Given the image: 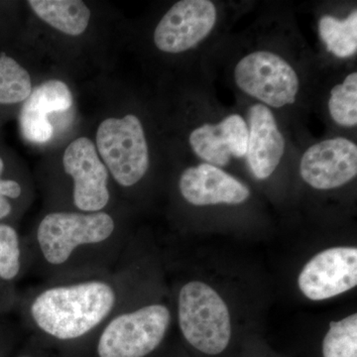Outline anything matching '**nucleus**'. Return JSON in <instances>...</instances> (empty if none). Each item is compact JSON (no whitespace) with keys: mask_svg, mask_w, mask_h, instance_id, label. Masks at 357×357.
Here are the masks:
<instances>
[{"mask_svg":"<svg viewBox=\"0 0 357 357\" xmlns=\"http://www.w3.org/2000/svg\"><path fill=\"white\" fill-rule=\"evenodd\" d=\"M26 246L30 269L49 282L114 271L123 243L116 220L107 211H51Z\"/></svg>","mask_w":357,"mask_h":357,"instance_id":"obj_1","label":"nucleus"},{"mask_svg":"<svg viewBox=\"0 0 357 357\" xmlns=\"http://www.w3.org/2000/svg\"><path fill=\"white\" fill-rule=\"evenodd\" d=\"M124 268L109 273L44 282L21 302L26 325L47 340L81 342L121 305L126 290Z\"/></svg>","mask_w":357,"mask_h":357,"instance_id":"obj_2","label":"nucleus"},{"mask_svg":"<svg viewBox=\"0 0 357 357\" xmlns=\"http://www.w3.org/2000/svg\"><path fill=\"white\" fill-rule=\"evenodd\" d=\"M171 321L165 305L131 306L126 290L114 314L86 340L95 342L96 357H146L163 342Z\"/></svg>","mask_w":357,"mask_h":357,"instance_id":"obj_3","label":"nucleus"},{"mask_svg":"<svg viewBox=\"0 0 357 357\" xmlns=\"http://www.w3.org/2000/svg\"><path fill=\"white\" fill-rule=\"evenodd\" d=\"M177 312L181 332L195 349L211 356L227 349L231 337L229 309L210 286L185 284L178 291Z\"/></svg>","mask_w":357,"mask_h":357,"instance_id":"obj_4","label":"nucleus"},{"mask_svg":"<svg viewBox=\"0 0 357 357\" xmlns=\"http://www.w3.org/2000/svg\"><path fill=\"white\" fill-rule=\"evenodd\" d=\"M96 150L109 175L121 187L137 185L149 168L144 129L137 116L109 117L96 131Z\"/></svg>","mask_w":357,"mask_h":357,"instance_id":"obj_5","label":"nucleus"},{"mask_svg":"<svg viewBox=\"0 0 357 357\" xmlns=\"http://www.w3.org/2000/svg\"><path fill=\"white\" fill-rule=\"evenodd\" d=\"M238 88L272 107L296 102L299 91L297 74L284 59L271 52L249 54L234 69Z\"/></svg>","mask_w":357,"mask_h":357,"instance_id":"obj_6","label":"nucleus"},{"mask_svg":"<svg viewBox=\"0 0 357 357\" xmlns=\"http://www.w3.org/2000/svg\"><path fill=\"white\" fill-rule=\"evenodd\" d=\"M63 168L72 180L73 211L100 213L112 201L109 173L93 141L77 138L66 148Z\"/></svg>","mask_w":357,"mask_h":357,"instance_id":"obj_7","label":"nucleus"},{"mask_svg":"<svg viewBox=\"0 0 357 357\" xmlns=\"http://www.w3.org/2000/svg\"><path fill=\"white\" fill-rule=\"evenodd\" d=\"M210 0H182L174 4L154 31V43L165 53H182L203 41L217 22Z\"/></svg>","mask_w":357,"mask_h":357,"instance_id":"obj_8","label":"nucleus"},{"mask_svg":"<svg viewBox=\"0 0 357 357\" xmlns=\"http://www.w3.org/2000/svg\"><path fill=\"white\" fill-rule=\"evenodd\" d=\"M298 285L312 301L331 299L356 287V248H333L318 253L303 268Z\"/></svg>","mask_w":357,"mask_h":357,"instance_id":"obj_9","label":"nucleus"},{"mask_svg":"<svg viewBox=\"0 0 357 357\" xmlns=\"http://www.w3.org/2000/svg\"><path fill=\"white\" fill-rule=\"evenodd\" d=\"M300 172L303 180L314 189L342 187L356 176V145L342 137L317 143L303 155Z\"/></svg>","mask_w":357,"mask_h":357,"instance_id":"obj_10","label":"nucleus"},{"mask_svg":"<svg viewBox=\"0 0 357 357\" xmlns=\"http://www.w3.org/2000/svg\"><path fill=\"white\" fill-rule=\"evenodd\" d=\"M178 189L188 203L198 206L238 204L250 196L245 185L211 164L185 169L178 180Z\"/></svg>","mask_w":357,"mask_h":357,"instance_id":"obj_11","label":"nucleus"},{"mask_svg":"<svg viewBox=\"0 0 357 357\" xmlns=\"http://www.w3.org/2000/svg\"><path fill=\"white\" fill-rule=\"evenodd\" d=\"M190 144L211 165L227 166L231 157L241 158L248 153V123L241 115L231 114L215 126L204 124L192 131Z\"/></svg>","mask_w":357,"mask_h":357,"instance_id":"obj_12","label":"nucleus"},{"mask_svg":"<svg viewBox=\"0 0 357 357\" xmlns=\"http://www.w3.org/2000/svg\"><path fill=\"white\" fill-rule=\"evenodd\" d=\"M72 105V91L64 82L50 79L32 89L20 114L21 132L25 139L38 144L50 140L54 129L47 114L65 112Z\"/></svg>","mask_w":357,"mask_h":357,"instance_id":"obj_13","label":"nucleus"},{"mask_svg":"<svg viewBox=\"0 0 357 357\" xmlns=\"http://www.w3.org/2000/svg\"><path fill=\"white\" fill-rule=\"evenodd\" d=\"M248 161L251 171L260 180L274 173L285 149V140L274 115L266 105H255L248 112Z\"/></svg>","mask_w":357,"mask_h":357,"instance_id":"obj_14","label":"nucleus"},{"mask_svg":"<svg viewBox=\"0 0 357 357\" xmlns=\"http://www.w3.org/2000/svg\"><path fill=\"white\" fill-rule=\"evenodd\" d=\"M33 13L58 31L79 36L86 31L91 10L81 0H29Z\"/></svg>","mask_w":357,"mask_h":357,"instance_id":"obj_15","label":"nucleus"},{"mask_svg":"<svg viewBox=\"0 0 357 357\" xmlns=\"http://www.w3.org/2000/svg\"><path fill=\"white\" fill-rule=\"evenodd\" d=\"M28 269L30 261L26 243L10 223L0 222V284L16 294V283Z\"/></svg>","mask_w":357,"mask_h":357,"instance_id":"obj_16","label":"nucleus"},{"mask_svg":"<svg viewBox=\"0 0 357 357\" xmlns=\"http://www.w3.org/2000/svg\"><path fill=\"white\" fill-rule=\"evenodd\" d=\"M321 39L326 48L337 57H351L357 50V13L352 11L349 17L338 20L325 15L319 23Z\"/></svg>","mask_w":357,"mask_h":357,"instance_id":"obj_17","label":"nucleus"},{"mask_svg":"<svg viewBox=\"0 0 357 357\" xmlns=\"http://www.w3.org/2000/svg\"><path fill=\"white\" fill-rule=\"evenodd\" d=\"M31 77L25 68L9 57L0 55V105L24 102L32 91Z\"/></svg>","mask_w":357,"mask_h":357,"instance_id":"obj_18","label":"nucleus"},{"mask_svg":"<svg viewBox=\"0 0 357 357\" xmlns=\"http://www.w3.org/2000/svg\"><path fill=\"white\" fill-rule=\"evenodd\" d=\"M324 357H357V314L332 321L323 342Z\"/></svg>","mask_w":357,"mask_h":357,"instance_id":"obj_19","label":"nucleus"},{"mask_svg":"<svg viewBox=\"0 0 357 357\" xmlns=\"http://www.w3.org/2000/svg\"><path fill=\"white\" fill-rule=\"evenodd\" d=\"M328 109L333 121L342 126L357 123V74L351 73L344 83L337 84L331 91Z\"/></svg>","mask_w":357,"mask_h":357,"instance_id":"obj_20","label":"nucleus"},{"mask_svg":"<svg viewBox=\"0 0 357 357\" xmlns=\"http://www.w3.org/2000/svg\"><path fill=\"white\" fill-rule=\"evenodd\" d=\"M22 185L13 178H0V222L6 223L13 213V202L22 196ZM8 223V222H7Z\"/></svg>","mask_w":357,"mask_h":357,"instance_id":"obj_21","label":"nucleus"},{"mask_svg":"<svg viewBox=\"0 0 357 357\" xmlns=\"http://www.w3.org/2000/svg\"><path fill=\"white\" fill-rule=\"evenodd\" d=\"M4 169H6V165H4L3 160L0 157V178L3 177Z\"/></svg>","mask_w":357,"mask_h":357,"instance_id":"obj_22","label":"nucleus"},{"mask_svg":"<svg viewBox=\"0 0 357 357\" xmlns=\"http://www.w3.org/2000/svg\"><path fill=\"white\" fill-rule=\"evenodd\" d=\"M20 357H33V356H20Z\"/></svg>","mask_w":357,"mask_h":357,"instance_id":"obj_23","label":"nucleus"}]
</instances>
